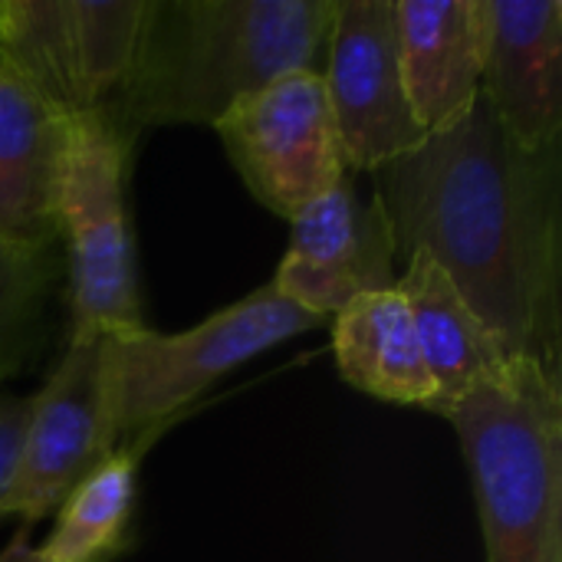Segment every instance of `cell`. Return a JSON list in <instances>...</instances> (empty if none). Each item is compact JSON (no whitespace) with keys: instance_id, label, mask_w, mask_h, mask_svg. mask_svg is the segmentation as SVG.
Instances as JSON below:
<instances>
[{"instance_id":"9","label":"cell","mask_w":562,"mask_h":562,"mask_svg":"<svg viewBox=\"0 0 562 562\" xmlns=\"http://www.w3.org/2000/svg\"><path fill=\"white\" fill-rule=\"evenodd\" d=\"M319 79L349 171H379L428 142L405 95L392 0H336Z\"/></svg>"},{"instance_id":"5","label":"cell","mask_w":562,"mask_h":562,"mask_svg":"<svg viewBox=\"0 0 562 562\" xmlns=\"http://www.w3.org/2000/svg\"><path fill=\"white\" fill-rule=\"evenodd\" d=\"M323 326L270 283L184 333L148 326L109 336V395L119 445L158 438L175 415L260 352Z\"/></svg>"},{"instance_id":"16","label":"cell","mask_w":562,"mask_h":562,"mask_svg":"<svg viewBox=\"0 0 562 562\" xmlns=\"http://www.w3.org/2000/svg\"><path fill=\"white\" fill-rule=\"evenodd\" d=\"M155 438L119 445L56 507L53 530L40 543L49 562H115L128 553L138 504V461Z\"/></svg>"},{"instance_id":"17","label":"cell","mask_w":562,"mask_h":562,"mask_svg":"<svg viewBox=\"0 0 562 562\" xmlns=\"http://www.w3.org/2000/svg\"><path fill=\"white\" fill-rule=\"evenodd\" d=\"M59 277V250H16L0 244V392L40 352Z\"/></svg>"},{"instance_id":"1","label":"cell","mask_w":562,"mask_h":562,"mask_svg":"<svg viewBox=\"0 0 562 562\" xmlns=\"http://www.w3.org/2000/svg\"><path fill=\"white\" fill-rule=\"evenodd\" d=\"M562 155L520 148L487 99L372 171L395 260H435L510 359L560 372Z\"/></svg>"},{"instance_id":"4","label":"cell","mask_w":562,"mask_h":562,"mask_svg":"<svg viewBox=\"0 0 562 562\" xmlns=\"http://www.w3.org/2000/svg\"><path fill=\"white\" fill-rule=\"evenodd\" d=\"M132 155L135 138L105 109L66 122L59 254L69 336H119L145 326L128 217Z\"/></svg>"},{"instance_id":"3","label":"cell","mask_w":562,"mask_h":562,"mask_svg":"<svg viewBox=\"0 0 562 562\" xmlns=\"http://www.w3.org/2000/svg\"><path fill=\"white\" fill-rule=\"evenodd\" d=\"M441 418L471 471L487 562H562V379L507 356Z\"/></svg>"},{"instance_id":"15","label":"cell","mask_w":562,"mask_h":562,"mask_svg":"<svg viewBox=\"0 0 562 562\" xmlns=\"http://www.w3.org/2000/svg\"><path fill=\"white\" fill-rule=\"evenodd\" d=\"M395 290L408 303L422 359L438 392L435 415H445L491 366L507 356L448 280V273L425 254H412L402 263Z\"/></svg>"},{"instance_id":"8","label":"cell","mask_w":562,"mask_h":562,"mask_svg":"<svg viewBox=\"0 0 562 562\" xmlns=\"http://www.w3.org/2000/svg\"><path fill=\"white\" fill-rule=\"evenodd\" d=\"M119 448L109 395V336H69L56 369L30 395L7 517L33 527Z\"/></svg>"},{"instance_id":"13","label":"cell","mask_w":562,"mask_h":562,"mask_svg":"<svg viewBox=\"0 0 562 562\" xmlns=\"http://www.w3.org/2000/svg\"><path fill=\"white\" fill-rule=\"evenodd\" d=\"M66 122L0 63V244L59 250Z\"/></svg>"},{"instance_id":"18","label":"cell","mask_w":562,"mask_h":562,"mask_svg":"<svg viewBox=\"0 0 562 562\" xmlns=\"http://www.w3.org/2000/svg\"><path fill=\"white\" fill-rule=\"evenodd\" d=\"M26 408H30V395L0 392V520H7V501H10L16 468H20Z\"/></svg>"},{"instance_id":"11","label":"cell","mask_w":562,"mask_h":562,"mask_svg":"<svg viewBox=\"0 0 562 562\" xmlns=\"http://www.w3.org/2000/svg\"><path fill=\"white\" fill-rule=\"evenodd\" d=\"M484 99L520 148H560V0H487Z\"/></svg>"},{"instance_id":"6","label":"cell","mask_w":562,"mask_h":562,"mask_svg":"<svg viewBox=\"0 0 562 562\" xmlns=\"http://www.w3.org/2000/svg\"><path fill=\"white\" fill-rule=\"evenodd\" d=\"M148 0H0V63L59 115L109 109L122 92Z\"/></svg>"},{"instance_id":"19","label":"cell","mask_w":562,"mask_h":562,"mask_svg":"<svg viewBox=\"0 0 562 562\" xmlns=\"http://www.w3.org/2000/svg\"><path fill=\"white\" fill-rule=\"evenodd\" d=\"M0 562H49V560L40 553V547H33V543H30V527H20V530L13 533V540L0 550Z\"/></svg>"},{"instance_id":"12","label":"cell","mask_w":562,"mask_h":562,"mask_svg":"<svg viewBox=\"0 0 562 562\" xmlns=\"http://www.w3.org/2000/svg\"><path fill=\"white\" fill-rule=\"evenodd\" d=\"M405 95L425 135L458 125L484 95L487 0H392Z\"/></svg>"},{"instance_id":"7","label":"cell","mask_w":562,"mask_h":562,"mask_svg":"<svg viewBox=\"0 0 562 562\" xmlns=\"http://www.w3.org/2000/svg\"><path fill=\"white\" fill-rule=\"evenodd\" d=\"M214 132L247 191L286 221L349 178L319 72L267 82L227 109Z\"/></svg>"},{"instance_id":"2","label":"cell","mask_w":562,"mask_h":562,"mask_svg":"<svg viewBox=\"0 0 562 562\" xmlns=\"http://www.w3.org/2000/svg\"><path fill=\"white\" fill-rule=\"evenodd\" d=\"M336 0H148L132 72L105 109L135 142L211 125L286 72H319Z\"/></svg>"},{"instance_id":"10","label":"cell","mask_w":562,"mask_h":562,"mask_svg":"<svg viewBox=\"0 0 562 562\" xmlns=\"http://www.w3.org/2000/svg\"><path fill=\"white\" fill-rule=\"evenodd\" d=\"M395 263L379 204H366L356 184L342 178L290 217V244L270 286L326 323L356 296L392 290L398 280Z\"/></svg>"},{"instance_id":"14","label":"cell","mask_w":562,"mask_h":562,"mask_svg":"<svg viewBox=\"0 0 562 562\" xmlns=\"http://www.w3.org/2000/svg\"><path fill=\"white\" fill-rule=\"evenodd\" d=\"M333 356L339 375L362 395L435 412L438 392L408 303L395 286L362 293L333 316Z\"/></svg>"}]
</instances>
